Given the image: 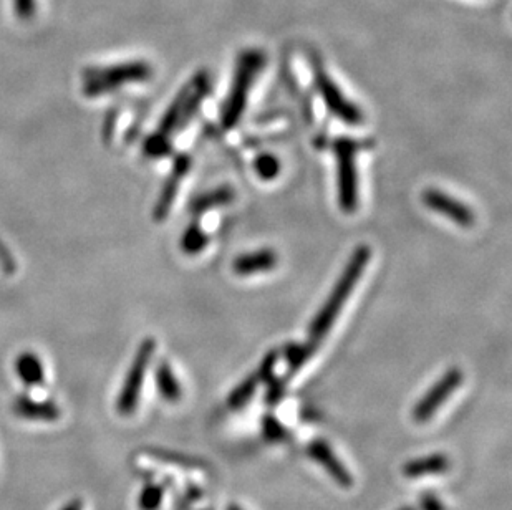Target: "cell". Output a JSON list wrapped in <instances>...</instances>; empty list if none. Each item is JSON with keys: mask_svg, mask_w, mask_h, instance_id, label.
<instances>
[{"mask_svg": "<svg viewBox=\"0 0 512 510\" xmlns=\"http://www.w3.org/2000/svg\"><path fill=\"white\" fill-rule=\"evenodd\" d=\"M370 257H372V251H370L368 246L357 247L352 252L342 275H340L337 284L334 285V289L330 292L329 299L325 300L319 313L315 315L314 320L310 323V342H322L325 335L330 332V328L334 327L335 320L339 317V313L342 312L343 305L347 304L348 297L352 294L353 289L357 287L363 270H365L368 262H370Z\"/></svg>", "mask_w": 512, "mask_h": 510, "instance_id": "1", "label": "cell"}, {"mask_svg": "<svg viewBox=\"0 0 512 510\" xmlns=\"http://www.w3.org/2000/svg\"><path fill=\"white\" fill-rule=\"evenodd\" d=\"M264 65V53L257 50H247L237 60L236 73L232 80L231 90L224 102L221 125L224 130H234L241 121L246 110L247 98L251 92L257 73L261 72Z\"/></svg>", "mask_w": 512, "mask_h": 510, "instance_id": "2", "label": "cell"}, {"mask_svg": "<svg viewBox=\"0 0 512 510\" xmlns=\"http://www.w3.org/2000/svg\"><path fill=\"white\" fill-rule=\"evenodd\" d=\"M209 93L208 73L199 72L179 90L165 116L161 118L160 126L155 135L171 140L174 130L188 125L189 120L198 113L199 106L203 105L204 98Z\"/></svg>", "mask_w": 512, "mask_h": 510, "instance_id": "3", "label": "cell"}, {"mask_svg": "<svg viewBox=\"0 0 512 510\" xmlns=\"http://www.w3.org/2000/svg\"><path fill=\"white\" fill-rule=\"evenodd\" d=\"M363 141L340 136L332 141V151L337 159V184H339V206L352 214L358 207L357 154L365 150Z\"/></svg>", "mask_w": 512, "mask_h": 510, "instance_id": "4", "label": "cell"}, {"mask_svg": "<svg viewBox=\"0 0 512 510\" xmlns=\"http://www.w3.org/2000/svg\"><path fill=\"white\" fill-rule=\"evenodd\" d=\"M150 65L146 62H128L112 67L92 68L83 73V93L85 97H100L113 92L128 83L145 82L151 77Z\"/></svg>", "mask_w": 512, "mask_h": 510, "instance_id": "5", "label": "cell"}, {"mask_svg": "<svg viewBox=\"0 0 512 510\" xmlns=\"http://www.w3.org/2000/svg\"><path fill=\"white\" fill-rule=\"evenodd\" d=\"M156 352V342L153 338H146L145 342H141L138 352H136L130 370L126 373L125 381L121 386L118 401H116V409L121 416H131L135 413L136 406L140 403L141 391H143V383H145L146 371L150 366L151 358Z\"/></svg>", "mask_w": 512, "mask_h": 510, "instance_id": "6", "label": "cell"}, {"mask_svg": "<svg viewBox=\"0 0 512 510\" xmlns=\"http://www.w3.org/2000/svg\"><path fill=\"white\" fill-rule=\"evenodd\" d=\"M314 83L322 102L332 115L337 116L345 125L358 126L363 123V113L355 103L350 102L339 85L332 80L322 67L314 68Z\"/></svg>", "mask_w": 512, "mask_h": 510, "instance_id": "7", "label": "cell"}, {"mask_svg": "<svg viewBox=\"0 0 512 510\" xmlns=\"http://www.w3.org/2000/svg\"><path fill=\"white\" fill-rule=\"evenodd\" d=\"M463 380V371L459 368H451L446 371L445 375L436 381V385L413 408V419L416 423L428 421L438 411V408L458 390Z\"/></svg>", "mask_w": 512, "mask_h": 510, "instance_id": "8", "label": "cell"}, {"mask_svg": "<svg viewBox=\"0 0 512 510\" xmlns=\"http://www.w3.org/2000/svg\"><path fill=\"white\" fill-rule=\"evenodd\" d=\"M277 360H279V352L267 353L266 357L262 358L261 365L257 366V370L252 375L247 376L246 380H242L237 385L236 390L231 391L228 398L229 408L239 409L249 403L252 395L256 393L257 386L264 383V381H271L276 370Z\"/></svg>", "mask_w": 512, "mask_h": 510, "instance_id": "9", "label": "cell"}, {"mask_svg": "<svg viewBox=\"0 0 512 510\" xmlns=\"http://www.w3.org/2000/svg\"><path fill=\"white\" fill-rule=\"evenodd\" d=\"M423 204L431 211L448 217L450 221L459 224V226L469 227L474 224V212L466 204L461 203L450 194L438 191V189L425 191L423 193Z\"/></svg>", "mask_w": 512, "mask_h": 510, "instance_id": "10", "label": "cell"}, {"mask_svg": "<svg viewBox=\"0 0 512 510\" xmlns=\"http://www.w3.org/2000/svg\"><path fill=\"white\" fill-rule=\"evenodd\" d=\"M189 168H191V158H189L188 154H178L176 159H174L171 174L166 179L165 184H163L160 199H158V203H156L155 209H153V219L155 221H165L168 214H170L174 199L178 196L179 184L183 183Z\"/></svg>", "mask_w": 512, "mask_h": 510, "instance_id": "11", "label": "cell"}, {"mask_svg": "<svg viewBox=\"0 0 512 510\" xmlns=\"http://www.w3.org/2000/svg\"><path fill=\"white\" fill-rule=\"evenodd\" d=\"M307 454H309L310 459L319 462L320 466L324 467L325 471L329 472L330 477H332L339 486H353L352 474L348 472L347 467L343 466V462L335 456L334 451H332L329 444L325 443L324 439H314V441L307 446Z\"/></svg>", "mask_w": 512, "mask_h": 510, "instance_id": "12", "label": "cell"}, {"mask_svg": "<svg viewBox=\"0 0 512 510\" xmlns=\"http://www.w3.org/2000/svg\"><path fill=\"white\" fill-rule=\"evenodd\" d=\"M12 409L19 418L29 421H57L62 416V411L54 401L34 400L27 395L17 396Z\"/></svg>", "mask_w": 512, "mask_h": 510, "instance_id": "13", "label": "cell"}, {"mask_svg": "<svg viewBox=\"0 0 512 510\" xmlns=\"http://www.w3.org/2000/svg\"><path fill=\"white\" fill-rule=\"evenodd\" d=\"M279 262L276 252L271 249H261V251L249 252V254H242L232 262V270L237 275H254L262 274V272H269V270L276 267Z\"/></svg>", "mask_w": 512, "mask_h": 510, "instance_id": "14", "label": "cell"}, {"mask_svg": "<svg viewBox=\"0 0 512 510\" xmlns=\"http://www.w3.org/2000/svg\"><path fill=\"white\" fill-rule=\"evenodd\" d=\"M450 458L445 454L436 453L425 456V458L413 459L403 466V474L410 479L416 477L430 476V474H441L450 469Z\"/></svg>", "mask_w": 512, "mask_h": 510, "instance_id": "15", "label": "cell"}, {"mask_svg": "<svg viewBox=\"0 0 512 510\" xmlns=\"http://www.w3.org/2000/svg\"><path fill=\"white\" fill-rule=\"evenodd\" d=\"M15 373H17V376H19L20 381H22L24 385H44V363L40 361L39 355H35V353H20L17 360H15Z\"/></svg>", "mask_w": 512, "mask_h": 510, "instance_id": "16", "label": "cell"}, {"mask_svg": "<svg viewBox=\"0 0 512 510\" xmlns=\"http://www.w3.org/2000/svg\"><path fill=\"white\" fill-rule=\"evenodd\" d=\"M156 385L163 400L168 403H178L181 400L183 390L168 361H161L160 365L156 366Z\"/></svg>", "mask_w": 512, "mask_h": 510, "instance_id": "17", "label": "cell"}, {"mask_svg": "<svg viewBox=\"0 0 512 510\" xmlns=\"http://www.w3.org/2000/svg\"><path fill=\"white\" fill-rule=\"evenodd\" d=\"M232 199H234V191L229 186H223V188L213 189V191L201 194L198 198L193 199V203L189 207H191L193 214L201 216L209 209L232 203Z\"/></svg>", "mask_w": 512, "mask_h": 510, "instance_id": "18", "label": "cell"}, {"mask_svg": "<svg viewBox=\"0 0 512 510\" xmlns=\"http://www.w3.org/2000/svg\"><path fill=\"white\" fill-rule=\"evenodd\" d=\"M319 343L310 342L307 343H290L285 348V360L289 365V375H294L295 371L300 370L302 366L310 360V357L317 352Z\"/></svg>", "mask_w": 512, "mask_h": 510, "instance_id": "19", "label": "cell"}, {"mask_svg": "<svg viewBox=\"0 0 512 510\" xmlns=\"http://www.w3.org/2000/svg\"><path fill=\"white\" fill-rule=\"evenodd\" d=\"M209 244V236L203 231V227L199 226L198 221L191 222L188 229L184 231L181 237V249L184 254L196 255L204 251Z\"/></svg>", "mask_w": 512, "mask_h": 510, "instance_id": "20", "label": "cell"}, {"mask_svg": "<svg viewBox=\"0 0 512 510\" xmlns=\"http://www.w3.org/2000/svg\"><path fill=\"white\" fill-rule=\"evenodd\" d=\"M165 499V489L160 484H148L138 496V510H160Z\"/></svg>", "mask_w": 512, "mask_h": 510, "instance_id": "21", "label": "cell"}, {"mask_svg": "<svg viewBox=\"0 0 512 510\" xmlns=\"http://www.w3.org/2000/svg\"><path fill=\"white\" fill-rule=\"evenodd\" d=\"M254 171L264 181H271L281 173V163L274 154L264 153L254 159Z\"/></svg>", "mask_w": 512, "mask_h": 510, "instance_id": "22", "label": "cell"}, {"mask_svg": "<svg viewBox=\"0 0 512 510\" xmlns=\"http://www.w3.org/2000/svg\"><path fill=\"white\" fill-rule=\"evenodd\" d=\"M262 429H264L266 438L269 441H274V443H282L289 436L287 429L284 428V424L276 416H272V414L264 416V419H262Z\"/></svg>", "mask_w": 512, "mask_h": 510, "instance_id": "23", "label": "cell"}, {"mask_svg": "<svg viewBox=\"0 0 512 510\" xmlns=\"http://www.w3.org/2000/svg\"><path fill=\"white\" fill-rule=\"evenodd\" d=\"M171 153V140H166V138H161V136L153 135L146 140L145 143V154L146 156H150V158H161V156H166V154Z\"/></svg>", "mask_w": 512, "mask_h": 510, "instance_id": "24", "label": "cell"}, {"mask_svg": "<svg viewBox=\"0 0 512 510\" xmlns=\"http://www.w3.org/2000/svg\"><path fill=\"white\" fill-rule=\"evenodd\" d=\"M284 393V378H276V380L272 381L271 386H269V391H267V403L269 405H277L282 400Z\"/></svg>", "mask_w": 512, "mask_h": 510, "instance_id": "25", "label": "cell"}, {"mask_svg": "<svg viewBox=\"0 0 512 510\" xmlns=\"http://www.w3.org/2000/svg\"><path fill=\"white\" fill-rule=\"evenodd\" d=\"M420 509L421 510H445L443 502L438 499L433 492L426 491L420 496Z\"/></svg>", "mask_w": 512, "mask_h": 510, "instance_id": "26", "label": "cell"}, {"mask_svg": "<svg viewBox=\"0 0 512 510\" xmlns=\"http://www.w3.org/2000/svg\"><path fill=\"white\" fill-rule=\"evenodd\" d=\"M153 456L161 459V461L176 462V464H181L183 467H198L196 466V461H193L191 458H184V456H179V454H168L155 451Z\"/></svg>", "mask_w": 512, "mask_h": 510, "instance_id": "27", "label": "cell"}, {"mask_svg": "<svg viewBox=\"0 0 512 510\" xmlns=\"http://www.w3.org/2000/svg\"><path fill=\"white\" fill-rule=\"evenodd\" d=\"M15 10L20 19H30L34 15L35 0H15Z\"/></svg>", "mask_w": 512, "mask_h": 510, "instance_id": "28", "label": "cell"}, {"mask_svg": "<svg viewBox=\"0 0 512 510\" xmlns=\"http://www.w3.org/2000/svg\"><path fill=\"white\" fill-rule=\"evenodd\" d=\"M0 264L4 267L5 272H10V274H12L15 270L14 260H12V257L7 254V249L2 246V242H0Z\"/></svg>", "mask_w": 512, "mask_h": 510, "instance_id": "29", "label": "cell"}, {"mask_svg": "<svg viewBox=\"0 0 512 510\" xmlns=\"http://www.w3.org/2000/svg\"><path fill=\"white\" fill-rule=\"evenodd\" d=\"M60 510H83V501L82 499H73V501L67 502Z\"/></svg>", "mask_w": 512, "mask_h": 510, "instance_id": "30", "label": "cell"}, {"mask_svg": "<svg viewBox=\"0 0 512 510\" xmlns=\"http://www.w3.org/2000/svg\"><path fill=\"white\" fill-rule=\"evenodd\" d=\"M228 510H242L241 507L237 506V504H231V506L228 507Z\"/></svg>", "mask_w": 512, "mask_h": 510, "instance_id": "31", "label": "cell"}, {"mask_svg": "<svg viewBox=\"0 0 512 510\" xmlns=\"http://www.w3.org/2000/svg\"><path fill=\"white\" fill-rule=\"evenodd\" d=\"M398 510H416V509H415V507L405 506V507H401V509H398Z\"/></svg>", "mask_w": 512, "mask_h": 510, "instance_id": "32", "label": "cell"}]
</instances>
